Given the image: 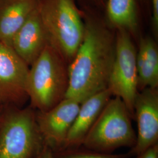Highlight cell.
Masks as SVG:
<instances>
[{
    "instance_id": "cell-1",
    "label": "cell",
    "mask_w": 158,
    "mask_h": 158,
    "mask_svg": "<svg viewBox=\"0 0 158 158\" xmlns=\"http://www.w3.org/2000/svg\"><path fill=\"white\" fill-rule=\"evenodd\" d=\"M83 42L68 68L69 85L64 98L81 102L108 88L115 56V40L99 23H85Z\"/></svg>"
},
{
    "instance_id": "cell-2",
    "label": "cell",
    "mask_w": 158,
    "mask_h": 158,
    "mask_svg": "<svg viewBox=\"0 0 158 158\" xmlns=\"http://www.w3.org/2000/svg\"><path fill=\"white\" fill-rule=\"evenodd\" d=\"M36 8L49 45L70 63L85 36V23L74 0H37Z\"/></svg>"
},
{
    "instance_id": "cell-3",
    "label": "cell",
    "mask_w": 158,
    "mask_h": 158,
    "mask_svg": "<svg viewBox=\"0 0 158 158\" xmlns=\"http://www.w3.org/2000/svg\"><path fill=\"white\" fill-rule=\"evenodd\" d=\"M68 85L66 62L49 44L29 67L27 93L31 107L49 110L64 98Z\"/></svg>"
},
{
    "instance_id": "cell-4",
    "label": "cell",
    "mask_w": 158,
    "mask_h": 158,
    "mask_svg": "<svg viewBox=\"0 0 158 158\" xmlns=\"http://www.w3.org/2000/svg\"><path fill=\"white\" fill-rule=\"evenodd\" d=\"M124 102L111 98L85 137L82 146L97 152L113 153L120 148L135 145L136 135Z\"/></svg>"
},
{
    "instance_id": "cell-5",
    "label": "cell",
    "mask_w": 158,
    "mask_h": 158,
    "mask_svg": "<svg viewBox=\"0 0 158 158\" xmlns=\"http://www.w3.org/2000/svg\"><path fill=\"white\" fill-rule=\"evenodd\" d=\"M44 145L33 108L5 107L0 121V158H35Z\"/></svg>"
},
{
    "instance_id": "cell-6",
    "label": "cell",
    "mask_w": 158,
    "mask_h": 158,
    "mask_svg": "<svg viewBox=\"0 0 158 158\" xmlns=\"http://www.w3.org/2000/svg\"><path fill=\"white\" fill-rule=\"evenodd\" d=\"M115 44V56L108 89L112 96L124 102L131 117H134V102L138 93L136 53L130 34L119 29Z\"/></svg>"
},
{
    "instance_id": "cell-7",
    "label": "cell",
    "mask_w": 158,
    "mask_h": 158,
    "mask_svg": "<svg viewBox=\"0 0 158 158\" xmlns=\"http://www.w3.org/2000/svg\"><path fill=\"white\" fill-rule=\"evenodd\" d=\"M29 67L12 48L0 42V106L21 108L29 99Z\"/></svg>"
},
{
    "instance_id": "cell-8",
    "label": "cell",
    "mask_w": 158,
    "mask_h": 158,
    "mask_svg": "<svg viewBox=\"0 0 158 158\" xmlns=\"http://www.w3.org/2000/svg\"><path fill=\"white\" fill-rule=\"evenodd\" d=\"M81 102L76 98H64L49 110L36 113L40 134L53 152L64 149Z\"/></svg>"
},
{
    "instance_id": "cell-9",
    "label": "cell",
    "mask_w": 158,
    "mask_h": 158,
    "mask_svg": "<svg viewBox=\"0 0 158 158\" xmlns=\"http://www.w3.org/2000/svg\"><path fill=\"white\" fill-rule=\"evenodd\" d=\"M134 108L138 134L135 145L129 154L136 156L158 144V89L146 88L138 91Z\"/></svg>"
},
{
    "instance_id": "cell-10",
    "label": "cell",
    "mask_w": 158,
    "mask_h": 158,
    "mask_svg": "<svg viewBox=\"0 0 158 158\" xmlns=\"http://www.w3.org/2000/svg\"><path fill=\"white\" fill-rule=\"evenodd\" d=\"M49 44L48 35L36 7L14 35L11 48L30 67Z\"/></svg>"
},
{
    "instance_id": "cell-11",
    "label": "cell",
    "mask_w": 158,
    "mask_h": 158,
    "mask_svg": "<svg viewBox=\"0 0 158 158\" xmlns=\"http://www.w3.org/2000/svg\"><path fill=\"white\" fill-rule=\"evenodd\" d=\"M112 96L111 91L107 89L91 96L81 102L69 132L64 149L77 148L82 145L85 137Z\"/></svg>"
},
{
    "instance_id": "cell-12",
    "label": "cell",
    "mask_w": 158,
    "mask_h": 158,
    "mask_svg": "<svg viewBox=\"0 0 158 158\" xmlns=\"http://www.w3.org/2000/svg\"><path fill=\"white\" fill-rule=\"evenodd\" d=\"M37 0H0V42L11 48L12 40L36 7Z\"/></svg>"
},
{
    "instance_id": "cell-13",
    "label": "cell",
    "mask_w": 158,
    "mask_h": 158,
    "mask_svg": "<svg viewBox=\"0 0 158 158\" xmlns=\"http://www.w3.org/2000/svg\"><path fill=\"white\" fill-rule=\"evenodd\" d=\"M138 76V89H157L158 86V51L156 43L150 38H141L136 53Z\"/></svg>"
},
{
    "instance_id": "cell-14",
    "label": "cell",
    "mask_w": 158,
    "mask_h": 158,
    "mask_svg": "<svg viewBox=\"0 0 158 158\" xmlns=\"http://www.w3.org/2000/svg\"><path fill=\"white\" fill-rule=\"evenodd\" d=\"M107 15L110 22L119 29L135 31L138 17L135 0H108Z\"/></svg>"
},
{
    "instance_id": "cell-15",
    "label": "cell",
    "mask_w": 158,
    "mask_h": 158,
    "mask_svg": "<svg viewBox=\"0 0 158 158\" xmlns=\"http://www.w3.org/2000/svg\"><path fill=\"white\" fill-rule=\"evenodd\" d=\"M55 158H126L124 155L97 152L85 148L63 149L53 152Z\"/></svg>"
},
{
    "instance_id": "cell-16",
    "label": "cell",
    "mask_w": 158,
    "mask_h": 158,
    "mask_svg": "<svg viewBox=\"0 0 158 158\" xmlns=\"http://www.w3.org/2000/svg\"><path fill=\"white\" fill-rule=\"evenodd\" d=\"M134 158H158V144L149 148Z\"/></svg>"
},
{
    "instance_id": "cell-17",
    "label": "cell",
    "mask_w": 158,
    "mask_h": 158,
    "mask_svg": "<svg viewBox=\"0 0 158 158\" xmlns=\"http://www.w3.org/2000/svg\"><path fill=\"white\" fill-rule=\"evenodd\" d=\"M35 158H55V156L53 151L45 144Z\"/></svg>"
},
{
    "instance_id": "cell-18",
    "label": "cell",
    "mask_w": 158,
    "mask_h": 158,
    "mask_svg": "<svg viewBox=\"0 0 158 158\" xmlns=\"http://www.w3.org/2000/svg\"><path fill=\"white\" fill-rule=\"evenodd\" d=\"M153 23L155 29L158 27V0H152Z\"/></svg>"
},
{
    "instance_id": "cell-19",
    "label": "cell",
    "mask_w": 158,
    "mask_h": 158,
    "mask_svg": "<svg viewBox=\"0 0 158 158\" xmlns=\"http://www.w3.org/2000/svg\"><path fill=\"white\" fill-rule=\"evenodd\" d=\"M5 107H3V106H0V121H1V119L2 118V114H3V112L4 111Z\"/></svg>"
}]
</instances>
